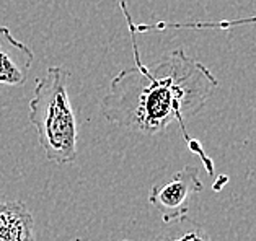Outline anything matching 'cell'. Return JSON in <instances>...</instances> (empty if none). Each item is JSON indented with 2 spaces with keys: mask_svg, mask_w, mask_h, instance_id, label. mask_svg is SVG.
<instances>
[{
  "mask_svg": "<svg viewBox=\"0 0 256 241\" xmlns=\"http://www.w3.org/2000/svg\"><path fill=\"white\" fill-rule=\"evenodd\" d=\"M120 7L126 16L136 65L111 78L108 93L100 103L102 116L111 124L146 135L162 134L176 122L190 144L192 139L186 132V121L206 106L218 80L208 65L190 57L181 47L146 65L137 49L128 3L121 0Z\"/></svg>",
  "mask_w": 256,
  "mask_h": 241,
  "instance_id": "obj_1",
  "label": "cell"
},
{
  "mask_svg": "<svg viewBox=\"0 0 256 241\" xmlns=\"http://www.w3.org/2000/svg\"><path fill=\"white\" fill-rule=\"evenodd\" d=\"M70 72L52 65L36 80L30 100L28 119L38 132L40 145L49 162L67 165L76 162L78 127L68 96Z\"/></svg>",
  "mask_w": 256,
  "mask_h": 241,
  "instance_id": "obj_2",
  "label": "cell"
},
{
  "mask_svg": "<svg viewBox=\"0 0 256 241\" xmlns=\"http://www.w3.org/2000/svg\"><path fill=\"white\" fill-rule=\"evenodd\" d=\"M204 184L196 166H184L173 175L155 181L148 191V202L157 209L164 224H172L188 214V202L202 193Z\"/></svg>",
  "mask_w": 256,
  "mask_h": 241,
  "instance_id": "obj_3",
  "label": "cell"
},
{
  "mask_svg": "<svg viewBox=\"0 0 256 241\" xmlns=\"http://www.w3.org/2000/svg\"><path fill=\"white\" fill-rule=\"evenodd\" d=\"M33 62V49L18 41L8 26H0V85L23 86Z\"/></svg>",
  "mask_w": 256,
  "mask_h": 241,
  "instance_id": "obj_4",
  "label": "cell"
},
{
  "mask_svg": "<svg viewBox=\"0 0 256 241\" xmlns=\"http://www.w3.org/2000/svg\"><path fill=\"white\" fill-rule=\"evenodd\" d=\"M0 241H34V220L23 202H0Z\"/></svg>",
  "mask_w": 256,
  "mask_h": 241,
  "instance_id": "obj_5",
  "label": "cell"
},
{
  "mask_svg": "<svg viewBox=\"0 0 256 241\" xmlns=\"http://www.w3.org/2000/svg\"><path fill=\"white\" fill-rule=\"evenodd\" d=\"M154 241H214L208 233V230L201 225L186 217H181L178 220L166 224L157 233Z\"/></svg>",
  "mask_w": 256,
  "mask_h": 241,
  "instance_id": "obj_6",
  "label": "cell"
}]
</instances>
